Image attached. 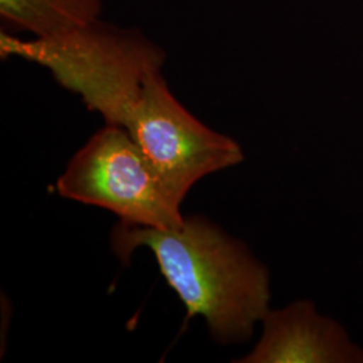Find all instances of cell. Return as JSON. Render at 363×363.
<instances>
[{"mask_svg":"<svg viewBox=\"0 0 363 363\" xmlns=\"http://www.w3.org/2000/svg\"><path fill=\"white\" fill-rule=\"evenodd\" d=\"M58 193L111 210L123 223L172 229L184 222L182 199L169 190L140 147L121 127L93 135L57 182Z\"/></svg>","mask_w":363,"mask_h":363,"instance_id":"cell-3","label":"cell"},{"mask_svg":"<svg viewBox=\"0 0 363 363\" xmlns=\"http://www.w3.org/2000/svg\"><path fill=\"white\" fill-rule=\"evenodd\" d=\"M0 52L46 67L88 109L121 128L140 104L148 78L166 61V52L142 33L101 19L50 38L23 40L3 33Z\"/></svg>","mask_w":363,"mask_h":363,"instance_id":"cell-2","label":"cell"},{"mask_svg":"<svg viewBox=\"0 0 363 363\" xmlns=\"http://www.w3.org/2000/svg\"><path fill=\"white\" fill-rule=\"evenodd\" d=\"M262 334L242 363H363V347L337 319L318 311L311 300L268 310Z\"/></svg>","mask_w":363,"mask_h":363,"instance_id":"cell-4","label":"cell"},{"mask_svg":"<svg viewBox=\"0 0 363 363\" xmlns=\"http://www.w3.org/2000/svg\"><path fill=\"white\" fill-rule=\"evenodd\" d=\"M140 247L155 255L189 316L205 318L220 343L249 340L269 310L268 268L242 241L203 217L184 218L172 229L117 225L112 247L123 262Z\"/></svg>","mask_w":363,"mask_h":363,"instance_id":"cell-1","label":"cell"},{"mask_svg":"<svg viewBox=\"0 0 363 363\" xmlns=\"http://www.w3.org/2000/svg\"><path fill=\"white\" fill-rule=\"evenodd\" d=\"M101 0H0L1 22L35 38H50L101 19Z\"/></svg>","mask_w":363,"mask_h":363,"instance_id":"cell-5","label":"cell"}]
</instances>
